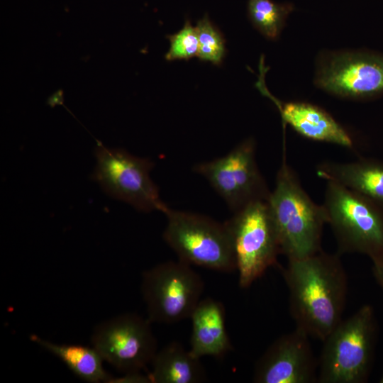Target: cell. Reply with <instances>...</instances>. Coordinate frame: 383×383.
Segmentation results:
<instances>
[{
    "mask_svg": "<svg viewBox=\"0 0 383 383\" xmlns=\"http://www.w3.org/2000/svg\"><path fill=\"white\" fill-rule=\"evenodd\" d=\"M267 203L277 232L281 254L288 260L313 255L321 248L326 216L304 189L294 170L284 161Z\"/></svg>",
    "mask_w": 383,
    "mask_h": 383,
    "instance_id": "cell-2",
    "label": "cell"
},
{
    "mask_svg": "<svg viewBox=\"0 0 383 383\" xmlns=\"http://www.w3.org/2000/svg\"><path fill=\"white\" fill-rule=\"evenodd\" d=\"M201 276L179 260L160 263L143 273L141 292L148 318L174 323L190 318L204 292Z\"/></svg>",
    "mask_w": 383,
    "mask_h": 383,
    "instance_id": "cell-8",
    "label": "cell"
},
{
    "mask_svg": "<svg viewBox=\"0 0 383 383\" xmlns=\"http://www.w3.org/2000/svg\"><path fill=\"white\" fill-rule=\"evenodd\" d=\"M190 352L197 358H221L232 349L222 303L211 298L201 299L192 314Z\"/></svg>",
    "mask_w": 383,
    "mask_h": 383,
    "instance_id": "cell-14",
    "label": "cell"
},
{
    "mask_svg": "<svg viewBox=\"0 0 383 383\" xmlns=\"http://www.w3.org/2000/svg\"><path fill=\"white\" fill-rule=\"evenodd\" d=\"M266 70L265 67H260L256 87L274 102L284 124L307 139L353 148L354 140L351 135L323 109L303 101L282 102L273 96L265 86Z\"/></svg>",
    "mask_w": 383,
    "mask_h": 383,
    "instance_id": "cell-13",
    "label": "cell"
},
{
    "mask_svg": "<svg viewBox=\"0 0 383 383\" xmlns=\"http://www.w3.org/2000/svg\"><path fill=\"white\" fill-rule=\"evenodd\" d=\"M96 165L92 178L109 196L135 209L165 212L168 207L150 173L155 164L149 158L134 156L122 148H110L98 142Z\"/></svg>",
    "mask_w": 383,
    "mask_h": 383,
    "instance_id": "cell-7",
    "label": "cell"
},
{
    "mask_svg": "<svg viewBox=\"0 0 383 383\" xmlns=\"http://www.w3.org/2000/svg\"><path fill=\"white\" fill-rule=\"evenodd\" d=\"M164 213L167 222L162 238L179 260L223 272L235 270L232 240L225 223L169 207Z\"/></svg>",
    "mask_w": 383,
    "mask_h": 383,
    "instance_id": "cell-5",
    "label": "cell"
},
{
    "mask_svg": "<svg viewBox=\"0 0 383 383\" xmlns=\"http://www.w3.org/2000/svg\"><path fill=\"white\" fill-rule=\"evenodd\" d=\"M296 327L323 341L342 320L348 279L338 252L288 260L282 270Z\"/></svg>",
    "mask_w": 383,
    "mask_h": 383,
    "instance_id": "cell-1",
    "label": "cell"
},
{
    "mask_svg": "<svg viewBox=\"0 0 383 383\" xmlns=\"http://www.w3.org/2000/svg\"><path fill=\"white\" fill-rule=\"evenodd\" d=\"M316 170L321 179L341 184L383 206V161L370 157L345 162L325 161Z\"/></svg>",
    "mask_w": 383,
    "mask_h": 383,
    "instance_id": "cell-15",
    "label": "cell"
},
{
    "mask_svg": "<svg viewBox=\"0 0 383 383\" xmlns=\"http://www.w3.org/2000/svg\"><path fill=\"white\" fill-rule=\"evenodd\" d=\"M150 323L135 313L119 315L95 327L92 345L116 370L125 374L140 372L157 352Z\"/></svg>",
    "mask_w": 383,
    "mask_h": 383,
    "instance_id": "cell-11",
    "label": "cell"
},
{
    "mask_svg": "<svg viewBox=\"0 0 383 383\" xmlns=\"http://www.w3.org/2000/svg\"><path fill=\"white\" fill-rule=\"evenodd\" d=\"M193 170L208 181L233 212L253 201L267 200L270 194L257 166L252 138L224 156L196 164Z\"/></svg>",
    "mask_w": 383,
    "mask_h": 383,
    "instance_id": "cell-10",
    "label": "cell"
},
{
    "mask_svg": "<svg viewBox=\"0 0 383 383\" xmlns=\"http://www.w3.org/2000/svg\"><path fill=\"white\" fill-rule=\"evenodd\" d=\"M148 373L152 383H197L206 379L200 359L173 341L157 351Z\"/></svg>",
    "mask_w": 383,
    "mask_h": 383,
    "instance_id": "cell-16",
    "label": "cell"
},
{
    "mask_svg": "<svg viewBox=\"0 0 383 383\" xmlns=\"http://www.w3.org/2000/svg\"><path fill=\"white\" fill-rule=\"evenodd\" d=\"M294 10L292 3L272 0H248V16L253 27L271 40L279 38L289 14Z\"/></svg>",
    "mask_w": 383,
    "mask_h": 383,
    "instance_id": "cell-18",
    "label": "cell"
},
{
    "mask_svg": "<svg viewBox=\"0 0 383 383\" xmlns=\"http://www.w3.org/2000/svg\"><path fill=\"white\" fill-rule=\"evenodd\" d=\"M310 336L296 328L275 340L256 362L257 383H313L318 379L317 363Z\"/></svg>",
    "mask_w": 383,
    "mask_h": 383,
    "instance_id": "cell-12",
    "label": "cell"
},
{
    "mask_svg": "<svg viewBox=\"0 0 383 383\" xmlns=\"http://www.w3.org/2000/svg\"><path fill=\"white\" fill-rule=\"evenodd\" d=\"M322 206L339 254L360 253L372 261L383 259V206L333 181H326Z\"/></svg>",
    "mask_w": 383,
    "mask_h": 383,
    "instance_id": "cell-4",
    "label": "cell"
},
{
    "mask_svg": "<svg viewBox=\"0 0 383 383\" xmlns=\"http://www.w3.org/2000/svg\"><path fill=\"white\" fill-rule=\"evenodd\" d=\"M314 84L335 96L364 101L383 95V53L323 51L316 60Z\"/></svg>",
    "mask_w": 383,
    "mask_h": 383,
    "instance_id": "cell-9",
    "label": "cell"
},
{
    "mask_svg": "<svg viewBox=\"0 0 383 383\" xmlns=\"http://www.w3.org/2000/svg\"><path fill=\"white\" fill-rule=\"evenodd\" d=\"M195 27L199 40L198 58L200 61L220 66L226 54V39L223 33L212 23L208 14L199 20Z\"/></svg>",
    "mask_w": 383,
    "mask_h": 383,
    "instance_id": "cell-19",
    "label": "cell"
},
{
    "mask_svg": "<svg viewBox=\"0 0 383 383\" xmlns=\"http://www.w3.org/2000/svg\"><path fill=\"white\" fill-rule=\"evenodd\" d=\"M30 340L60 358L80 379L91 383L109 382L112 377L103 367L104 359L94 348L72 344H57L37 335Z\"/></svg>",
    "mask_w": 383,
    "mask_h": 383,
    "instance_id": "cell-17",
    "label": "cell"
},
{
    "mask_svg": "<svg viewBox=\"0 0 383 383\" xmlns=\"http://www.w3.org/2000/svg\"><path fill=\"white\" fill-rule=\"evenodd\" d=\"M225 221L234 252L241 288L249 287L281 254L276 227L267 200L250 203Z\"/></svg>",
    "mask_w": 383,
    "mask_h": 383,
    "instance_id": "cell-6",
    "label": "cell"
},
{
    "mask_svg": "<svg viewBox=\"0 0 383 383\" xmlns=\"http://www.w3.org/2000/svg\"><path fill=\"white\" fill-rule=\"evenodd\" d=\"M170 48L165 55L167 61L177 60H189L197 57L199 40L196 27L187 20L177 33L167 35Z\"/></svg>",
    "mask_w": 383,
    "mask_h": 383,
    "instance_id": "cell-20",
    "label": "cell"
},
{
    "mask_svg": "<svg viewBox=\"0 0 383 383\" xmlns=\"http://www.w3.org/2000/svg\"><path fill=\"white\" fill-rule=\"evenodd\" d=\"M372 262V274L383 291V259L374 260Z\"/></svg>",
    "mask_w": 383,
    "mask_h": 383,
    "instance_id": "cell-21",
    "label": "cell"
},
{
    "mask_svg": "<svg viewBox=\"0 0 383 383\" xmlns=\"http://www.w3.org/2000/svg\"><path fill=\"white\" fill-rule=\"evenodd\" d=\"M377 331L375 313L370 304L342 319L323 341L317 382H366L373 365Z\"/></svg>",
    "mask_w": 383,
    "mask_h": 383,
    "instance_id": "cell-3",
    "label": "cell"
},
{
    "mask_svg": "<svg viewBox=\"0 0 383 383\" xmlns=\"http://www.w3.org/2000/svg\"><path fill=\"white\" fill-rule=\"evenodd\" d=\"M379 382L383 383V372L382 373L381 377L379 379Z\"/></svg>",
    "mask_w": 383,
    "mask_h": 383,
    "instance_id": "cell-22",
    "label": "cell"
}]
</instances>
